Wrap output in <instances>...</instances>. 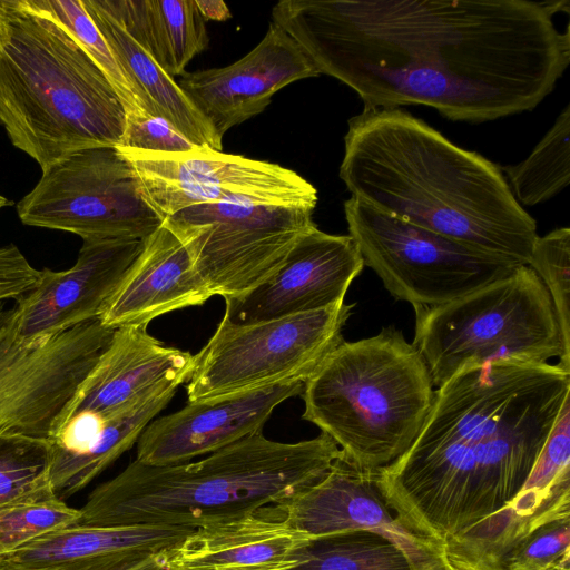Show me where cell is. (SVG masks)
Masks as SVG:
<instances>
[{
	"mask_svg": "<svg viewBox=\"0 0 570 570\" xmlns=\"http://www.w3.org/2000/svg\"><path fill=\"white\" fill-rule=\"evenodd\" d=\"M142 108L168 120L193 144L222 150V138L155 60L127 0H81Z\"/></svg>",
	"mask_w": 570,
	"mask_h": 570,
	"instance_id": "obj_21",
	"label": "cell"
},
{
	"mask_svg": "<svg viewBox=\"0 0 570 570\" xmlns=\"http://www.w3.org/2000/svg\"><path fill=\"white\" fill-rule=\"evenodd\" d=\"M194 364L195 355L164 345L145 326L116 328L58 419L50 439L76 414L110 416L164 389L179 386L188 381Z\"/></svg>",
	"mask_w": 570,
	"mask_h": 570,
	"instance_id": "obj_19",
	"label": "cell"
},
{
	"mask_svg": "<svg viewBox=\"0 0 570 570\" xmlns=\"http://www.w3.org/2000/svg\"><path fill=\"white\" fill-rule=\"evenodd\" d=\"M17 213L24 225L72 233L82 240H144L163 224L117 146L76 150L42 168Z\"/></svg>",
	"mask_w": 570,
	"mask_h": 570,
	"instance_id": "obj_10",
	"label": "cell"
},
{
	"mask_svg": "<svg viewBox=\"0 0 570 570\" xmlns=\"http://www.w3.org/2000/svg\"><path fill=\"white\" fill-rule=\"evenodd\" d=\"M376 473L355 466L341 452L322 480L275 509L289 525L312 538L372 531L396 544L415 570L438 563L445 556L443 548L399 519L377 485Z\"/></svg>",
	"mask_w": 570,
	"mask_h": 570,
	"instance_id": "obj_16",
	"label": "cell"
},
{
	"mask_svg": "<svg viewBox=\"0 0 570 570\" xmlns=\"http://www.w3.org/2000/svg\"><path fill=\"white\" fill-rule=\"evenodd\" d=\"M424 570H462V569H460L456 566H454L453 563H451L446 559V557L443 556L442 559L438 563H435Z\"/></svg>",
	"mask_w": 570,
	"mask_h": 570,
	"instance_id": "obj_37",
	"label": "cell"
},
{
	"mask_svg": "<svg viewBox=\"0 0 570 570\" xmlns=\"http://www.w3.org/2000/svg\"><path fill=\"white\" fill-rule=\"evenodd\" d=\"M118 148L134 167L142 197L163 222L184 208L218 202L317 204L316 188L277 164L209 147L187 153Z\"/></svg>",
	"mask_w": 570,
	"mask_h": 570,
	"instance_id": "obj_13",
	"label": "cell"
},
{
	"mask_svg": "<svg viewBox=\"0 0 570 570\" xmlns=\"http://www.w3.org/2000/svg\"><path fill=\"white\" fill-rule=\"evenodd\" d=\"M544 570H570V561L559 563Z\"/></svg>",
	"mask_w": 570,
	"mask_h": 570,
	"instance_id": "obj_38",
	"label": "cell"
},
{
	"mask_svg": "<svg viewBox=\"0 0 570 570\" xmlns=\"http://www.w3.org/2000/svg\"><path fill=\"white\" fill-rule=\"evenodd\" d=\"M212 296L187 247L163 223L144 240L99 320L111 328L147 327L164 314L203 305Z\"/></svg>",
	"mask_w": 570,
	"mask_h": 570,
	"instance_id": "obj_20",
	"label": "cell"
},
{
	"mask_svg": "<svg viewBox=\"0 0 570 570\" xmlns=\"http://www.w3.org/2000/svg\"><path fill=\"white\" fill-rule=\"evenodd\" d=\"M529 266L551 297L563 350L570 357V229L561 227L539 236Z\"/></svg>",
	"mask_w": 570,
	"mask_h": 570,
	"instance_id": "obj_31",
	"label": "cell"
},
{
	"mask_svg": "<svg viewBox=\"0 0 570 570\" xmlns=\"http://www.w3.org/2000/svg\"><path fill=\"white\" fill-rule=\"evenodd\" d=\"M312 537L275 507L195 529L164 550L168 570H286Z\"/></svg>",
	"mask_w": 570,
	"mask_h": 570,
	"instance_id": "obj_22",
	"label": "cell"
},
{
	"mask_svg": "<svg viewBox=\"0 0 570 570\" xmlns=\"http://www.w3.org/2000/svg\"><path fill=\"white\" fill-rule=\"evenodd\" d=\"M10 202H8V199L0 194V209L8 206Z\"/></svg>",
	"mask_w": 570,
	"mask_h": 570,
	"instance_id": "obj_39",
	"label": "cell"
},
{
	"mask_svg": "<svg viewBox=\"0 0 570 570\" xmlns=\"http://www.w3.org/2000/svg\"><path fill=\"white\" fill-rule=\"evenodd\" d=\"M126 107L100 68L55 20L0 0V122L41 169L76 150L118 146Z\"/></svg>",
	"mask_w": 570,
	"mask_h": 570,
	"instance_id": "obj_5",
	"label": "cell"
},
{
	"mask_svg": "<svg viewBox=\"0 0 570 570\" xmlns=\"http://www.w3.org/2000/svg\"><path fill=\"white\" fill-rule=\"evenodd\" d=\"M363 258L350 235L317 226L305 233L283 263L245 294L225 299L220 325L244 326L327 308L344 302Z\"/></svg>",
	"mask_w": 570,
	"mask_h": 570,
	"instance_id": "obj_14",
	"label": "cell"
},
{
	"mask_svg": "<svg viewBox=\"0 0 570 570\" xmlns=\"http://www.w3.org/2000/svg\"><path fill=\"white\" fill-rule=\"evenodd\" d=\"M570 515L527 533L500 558L495 570H544L570 561Z\"/></svg>",
	"mask_w": 570,
	"mask_h": 570,
	"instance_id": "obj_32",
	"label": "cell"
},
{
	"mask_svg": "<svg viewBox=\"0 0 570 570\" xmlns=\"http://www.w3.org/2000/svg\"><path fill=\"white\" fill-rule=\"evenodd\" d=\"M164 570H168V569L166 568V569H164Z\"/></svg>",
	"mask_w": 570,
	"mask_h": 570,
	"instance_id": "obj_40",
	"label": "cell"
},
{
	"mask_svg": "<svg viewBox=\"0 0 570 570\" xmlns=\"http://www.w3.org/2000/svg\"><path fill=\"white\" fill-rule=\"evenodd\" d=\"M40 271L35 268L21 250L12 245H0V303L19 298L39 282Z\"/></svg>",
	"mask_w": 570,
	"mask_h": 570,
	"instance_id": "obj_35",
	"label": "cell"
},
{
	"mask_svg": "<svg viewBox=\"0 0 570 570\" xmlns=\"http://www.w3.org/2000/svg\"><path fill=\"white\" fill-rule=\"evenodd\" d=\"M558 364L466 366L434 391L411 448L379 470L399 519L462 570H482L510 541V509L564 399Z\"/></svg>",
	"mask_w": 570,
	"mask_h": 570,
	"instance_id": "obj_2",
	"label": "cell"
},
{
	"mask_svg": "<svg viewBox=\"0 0 570 570\" xmlns=\"http://www.w3.org/2000/svg\"><path fill=\"white\" fill-rule=\"evenodd\" d=\"M434 385L419 350L390 325L342 342L304 383L302 417L315 424L355 466L382 470L420 434Z\"/></svg>",
	"mask_w": 570,
	"mask_h": 570,
	"instance_id": "obj_6",
	"label": "cell"
},
{
	"mask_svg": "<svg viewBox=\"0 0 570 570\" xmlns=\"http://www.w3.org/2000/svg\"><path fill=\"white\" fill-rule=\"evenodd\" d=\"M194 530L183 527L71 525L0 554V568L37 569L122 551H163Z\"/></svg>",
	"mask_w": 570,
	"mask_h": 570,
	"instance_id": "obj_23",
	"label": "cell"
},
{
	"mask_svg": "<svg viewBox=\"0 0 570 570\" xmlns=\"http://www.w3.org/2000/svg\"><path fill=\"white\" fill-rule=\"evenodd\" d=\"M413 345L439 387L466 366L543 364L570 372L551 297L529 265L443 305L414 308Z\"/></svg>",
	"mask_w": 570,
	"mask_h": 570,
	"instance_id": "obj_7",
	"label": "cell"
},
{
	"mask_svg": "<svg viewBox=\"0 0 570 570\" xmlns=\"http://www.w3.org/2000/svg\"><path fill=\"white\" fill-rule=\"evenodd\" d=\"M568 0H282L272 22L364 109L421 105L453 121L534 109L570 62Z\"/></svg>",
	"mask_w": 570,
	"mask_h": 570,
	"instance_id": "obj_1",
	"label": "cell"
},
{
	"mask_svg": "<svg viewBox=\"0 0 570 570\" xmlns=\"http://www.w3.org/2000/svg\"><path fill=\"white\" fill-rule=\"evenodd\" d=\"M308 205L218 202L164 219L187 247L212 295L239 296L264 282L315 227Z\"/></svg>",
	"mask_w": 570,
	"mask_h": 570,
	"instance_id": "obj_11",
	"label": "cell"
},
{
	"mask_svg": "<svg viewBox=\"0 0 570 570\" xmlns=\"http://www.w3.org/2000/svg\"><path fill=\"white\" fill-rule=\"evenodd\" d=\"M50 469L49 440L0 436V507L56 495Z\"/></svg>",
	"mask_w": 570,
	"mask_h": 570,
	"instance_id": "obj_28",
	"label": "cell"
},
{
	"mask_svg": "<svg viewBox=\"0 0 570 570\" xmlns=\"http://www.w3.org/2000/svg\"><path fill=\"white\" fill-rule=\"evenodd\" d=\"M150 53L171 77L209 43L206 20L196 0H127Z\"/></svg>",
	"mask_w": 570,
	"mask_h": 570,
	"instance_id": "obj_25",
	"label": "cell"
},
{
	"mask_svg": "<svg viewBox=\"0 0 570 570\" xmlns=\"http://www.w3.org/2000/svg\"><path fill=\"white\" fill-rule=\"evenodd\" d=\"M80 510L56 495L0 507V554L36 538L75 525Z\"/></svg>",
	"mask_w": 570,
	"mask_h": 570,
	"instance_id": "obj_30",
	"label": "cell"
},
{
	"mask_svg": "<svg viewBox=\"0 0 570 570\" xmlns=\"http://www.w3.org/2000/svg\"><path fill=\"white\" fill-rule=\"evenodd\" d=\"M163 551H122L94 558H85L37 569L0 570H164Z\"/></svg>",
	"mask_w": 570,
	"mask_h": 570,
	"instance_id": "obj_34",
	"label": "cell"
},
{
	"mask_svg": "<svg viewBox=\"0 0 570 570\" xmlns=\"http://www.w3.org/2000/svg\"><path fill=\"white\" fill-rule=\"evenodd\" d=\"M340 455L322 432L296 443L259 432L195 462L148 465L135 460L89 494L75 525L197 529L238 519L311 488Z\"/></svg>",
	"mask_w": 570,
	"mask_h": 570,
	"instance_id": "obj_4",
	"label": "cell"
},
{
	"mask_svg": "<svg viewBox=\"0 0 570 570\" xmlns=\"http://www.w3.org/2000/svg\"><path fill=\"white\" fill-rule=\"evenodd\" d=\"M177 390L178 386H169L132 407L102 417L104 428L89 453L51 462L50 481L55 494L65 500L87 487L137 442L145 428L167 406Z\"/></svg>",
	"mask_w": 570,
	"mask_h": 570,
	"instance_id": "obj_24",
	"label": "cell"
},
{
	"mask_svg": "<svg viewBox=\"0 0 570 570\" xmlns=\"http://www.w3.org/2000/svg\"><path fill=\"white\" fill-rule=\"evenodd\" d=\"M353 197L472 248L529 265L537 223L501 168L401 108L347 121L338 171Z\"/></svg>",
	"mask_w": 570,
	"mask_h": 570,
	"instance_id": "obj_3",
	"label": "cell"
},
{
	"mask_svg": "<svg viewBox=\"0 0 570 570\" xmlns=\"http://www.w3.org/2000/svg\"><path fill=\"white\" fill-rule=\"evenodd\" d=\"M569 137L570 106L567 105L528 158L500 167L519 204L538 205L569 185Z\"/></svg>",
	"mask_w": 570,
	"mask_h": 570,
	"instance_id": "obj_27",
	"label": "cell"
},
{
	"mask_svg": "<svg viewBox=\"0 0 570 570\" xmlns=\"http://www.w3.org/2000/svg\"><path fill=\"white\" fill-rule=\"evenodd\" d=\"M115 330L96 318L27 343L11 333L0 303V436L49 440Z\"/></svg>",
	"mask_w": 570,
	"mask_h": 570,
	"instance_id": "obj_12",
	"label": "cell"
},
{
	"mask_svg": "<svg viewBox=\"0 0 570 570\" xmlns=\"http://www.w3.org/2000/svg\"><path fill=\"white\" fill-rule=\"evenodd\" d=\"M320 76L302 48L271 22L263 39L234 63L184 72L178 86L196 109L223 136L257 116L285 86Z\"/></svg>",
	"mask_w": 570,
	"mask_h": 570,
	"instance_id": "obj_17",
	"label": "cell"
},
{
	"mask_svg": "<svg viewBox=\"0 0 570 570\" xmlns=\"http://www.w3.org/2000/svg\"><path fill=\"white\" fill-rule=\"evenodd\" d=\"M354 304L244 325L218 324L195 355L188 402L307 379L342 343Z\"/></svg>",
	"mask_w": 570,
	"mask_h": 570,
	"instance_id": "obj_9",
	"label": "cell"
},
{
	"mask_svg": "<svg viewBox=\"0 0 570 570\" xmlns=\"http://www.w3.org/2000/svg\"><path fill=\"white\" fill-rule=\"evenodd\" d=\"M350 236L364 265L395 298L413 308L465 296L510 275L519 264L383 213L351 196L344 202Z\"/></svg>",
	"mask_w": 570,
	"mask_h": 570,
	"instance_id": "obj_8",
	"label": "cell"
},
{
	"mask_svg": "<svg viewBox=\"0 0 570 570\" xmlns=\"http://www.w3.org/2000/svg\"><path fill=\"white\" fill-rule=\"evenodd\" d=\"M22 1L30 9L55 20L75 38L116 89L126 107L127 114L147 112L116 61L106 40L85 10L81 0Z\"/></svg>",
	"mask_w": 570,
	"mask_h": 570,
	"instance_id": "obj_29",
	"label": "cell"
},
{
	"mask_svg": "<svg viewBox=\"0 0 570 570\" xmlns=\"http://www.w3.org/2000/svg\"><path fill=\"white\" fill-rule=\"evenodd\" d=\"M118 147L158 153H187L199 147L168 120L150 114H127Z\"/></svg>",
	"mask_w": 570,
	"mask_h": 570,
	"instance_id": "obj_33",
	"label": "cell"
},
{
	"mask_svg": "<svg viewBox=\"0 0 570 570\" xmlns=\"http://www.w3.org/2000/svg\"><path fill=\"white\" fill-rule=\"evenodd\" d=\"M144 240H83L70 268L41 269L38 284L7 309L11 333L32 343L99 318Z\"/></svg>",
	"mask_w": 570,
	"mask_h": 570,
	"instance_id": "obj_15",
	"label": "cell"
},
{
	"mask_svg": "<svg viewBox=\"0 0 570 570\" xmlns=\"http://www.w3.org/2000/svg\"><path fill=\"white\" fill-rule=\"evenodd\" d=\"M304 382L291 381L188 402L153 420L137 440V458L148 465H170L216 452L262 432L277 405L301 395Z\"/></svg>",
	"mask_w": 570,
	"mask_h": 570,
	"instance_id": "obj_18",
	"label": "cell"
},
{
	"mask_svg": "<svg viewBox=\"0 0 570 570\" xmlns=\"http://www.w3.org/2000/svg\"><path fill=\"white\" fill-rule=\"evenodd\" d=\"M286 570H415L391 540L365 530L331 533L311 539Z\"/></svg>",
	"mask_w": 570,
	"mask_h": 570,
	"instance_id": "obj_26",
	"label": "cell"
},
{
	"mask_svg": "<svg viewBox=\"0 0 570 570\" xmlns=\"http://www.w3.org/2000/svg\"><path fill=\"white\" fill-rule=\"evenodd\" d=\"M205 20L226 21L232 18L227 4L222 0H196Z\"/></svg>",
	"mask_w": 570,
	"mask_h": 570,
	"instance_id": "obj_36",
	"label": "cell"
}]
</instances>
